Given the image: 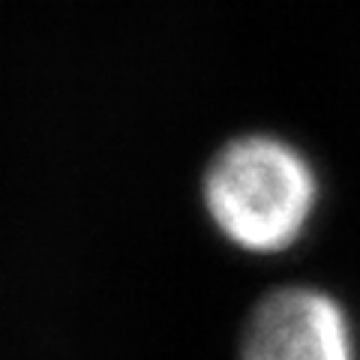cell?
<instances>
[{
	"instance_id": "6da1fadb",
	"label": "cell",
	"mask_w": 360,
	"mask_h": 360,
	"mask_svg": "<svg viewBox=\"0 0 360 360\" xmlns=\"http://www.w3.org/2000/svg\"><path fill=\"white\" fill-rule=\"evenodd\" d=\"M201 195L210 222L231 246L276 255L307 234L319 207V174L291 141L255 132L213 156Z\"/></svg>"
},
{
	"instance_id": "7a4b0ae2",
	"label": "cell",
	"mask_w": 360,
	"mask_h": 360,
	"mask_svg": "<svg viewBox=\"0 0 360 360\" xmlns=\"http://www.w3.org/2000/svg\"><path fill=\"white\" fill-rule=\"evenodd\" d=\"M240 360H360L352 315L330 291L283 285L255 303Z\"/></svg>"
}]
</instances>
